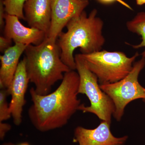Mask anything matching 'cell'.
Listing matches in <instances>:
<instances>
[{
    "label": "cell",
    "mask_w": 145,
    "mask_h": 145,
    "mask_svg": "<svg viewBox=\"0 0 145 145\" xmlns=\"http://www.w3.org/2000/svg\"><path fill=\"white\" fill-rule=\"evenodd\" d=\"M80 77L75 70L65 72L61 83L54 91L46 95L29 90L32 104L28 110L31 124L42 132L64 126L82 104L78 98Z\"/></svg>",
    "instance_id": "obj_1"
},
{
    "label": "cell",
    "mask_w": 145,
    "mask_h": 145,
    "mask_svg": "<svg viewBox=\"0 0 145 145\" xmlns=\"http://www.w3.org/2000/svg\"><path fill=\"white\" fill-rule=\"evenodd\" d=\"M96 9L88 16L84 11L72 18L67 25V31L62 32L57 42L61 59L71 70H76L73 52L80 48L82 54H88L102 50L105 43L103 35L104 22L97 17Z\"/></svg>",
    "instance_id": "obj_2"
},
{
    "label": "cell",
    "mask_w": 145,
    "mask_h": 145,
    "mask_svg": "<svg viewBox=\"0 0 145 145\" xmlns=\"http://www.w3.org/2000/svg\"><path fill=\"white\" fill-rule=\"evenodd\" d=\"M27 73L36 93H51L52 86L62 80L65 72L71 71L62 61L57 41L47 37L38 45H29L25 51Z\"/></svg>",
    "instance_id": "obj_3"
},
{
    "label": "cell",
    "mask_w": 145,
    "mask_h": 145,
    "mask_svg": "<svg viewBox=\"0 0 145 145\" xmlns=\"http://www.w3.org/2000/svg\"><path fill=\"white\" fill-rule=\"evenodd\" d=\"M74 58L76 70L80 77L78 94H85L90 103L89 106L82 104L79 110L92 113L102 121L111 123L115 110L112 100L102 90L98 78L87 66L82 54H75Z\"/></svg>",
    "instance_id": "obj_4"
},
{
    "label": "cell",
    "mask_w": 145,
    "mask_h": 145,
    "mask_svg": "<svg viewBox=\"0 0 145 145\" xmlns=\"http://www.w3.org/2000/svg\"><path fill=\"white\" fill-rule=\"evenodd\" d=\"M81 54L89 69L98 78L100 85L116 82L125 78L140 55L137 52L129 57L123 52L106 50Z\"/></svg>",
    "instance_id": "obj_5"
},
{
    "label": "cell",
    "mask_w": 145,
    "mask_h": 145,
    "mask_svg": "<svg viewBox=\"0 0 145 145\" xmlns=\"http://www.w3.org/2000/svg\"><path fill=\"white\" fill-rule=\"evenodd\" d=\"M145 66V58L134 63L131 71L121 80L111 84L100 85L102 90L112 100L115 107L114 119H122L127 105L137 99H145V88L140 84L138 78Z\"/></svg>",
    "instance_id": "obj_6"
},
{
    "label": "cell",
    "mask_w": 145,
    "mask_h": 145,
    "mask_svg": "<svg viewBox=\"0 0 145 145\" xmlns=\"http://www.w3.org/2000/svg\"><path fill=\"white\" fill-rule=\"evenodd\" d=\"M89 4V0H51V23L48 38L57 41L69 22L80 15Z\"/></svg>",
    "instance_id": "obj_7"
},
{
    "label": "cell",
    "mask_w": 145,
    "mask_h": 145,
    "mask_svg": "<svg viewBox=\"0 0 145 145\" xmlns=\"http://www.w3.org/2000/svg\"><path fill=\"white\" fill-rule=\"evenodd\" d=\"M29 82L26 69L25 57L20 62L10 85L7 89L11 99L9 104V110L16 125L21 124L22 121V112L26 104L25 94Z\"/></svg>",
    "instance_id": "obj_8"
},
{
    "label": "cell",
    "mask_w": 145,
    "mask_h": 145,
    "mask_svg": "<svg viewBox=\"0 0 145 145\" xmlns=\"http://www.w3.org/2000/svg\"><path fill=\"white\" fill-rule=\"evenodd\" d=\"M110 125L102 121L93 129L77 127L74 131V142L79 145H124L128 136L115 137L110 131Z\"/></svg>",
    "instance_id": "obj_9"
},
{
    "label": "cell",
    "mask_w": 145,
    "mask_h": 145,
    "mask_svg": "<svg viewBox=\"0 0 145 145\" xmlns=\"http://www.w3.org/2000/svg\"><path fill=\"white\" fill-rule=\"evenodd\" d=\"M17 16L6 13L5 17V24L4 36L16 43L29 45H38L48 37L43 31L25 26Z\"/></svg>",
    "instance_id": "obj_10"
},
{
    "label": "cell",
    "mask_w": 145,
    "mask_h": 145,
    "mask_svg": "<svg viewBox=\"0 0 145 145\" xmlns=\"http://www.w3.org/2000/svg\"><path fill=\"white\" fill-rule=\"evenodd\" d=\"M24 13L29 27L43 31L48 37L51 23V0H27Z\"/></svg>",
    "instance_id": "obj_11"
},
{
    "label": "cell",
    "mask_w": 145,
    "mask_h": 145,
    "mask_svg": "<svg viewBox=\"0 0 145 145\" xmlns=\"http://www.w3.org/2000/svg\"><path fill=\"white\" fill-rule=\"evenodd\" d=\"M27 46L16 43L0 56L1 89H7L10 85L18 68L20 58Z\"/></svg>",
    "instance_id": "obj_12"
},
{
    "label": "cell",
    "mask_w": 145,
    "mask_h": 145,
    "mask_svg": "<svg viewBox=\"0 0 145 145\" xmlns=\"http://www.w3.org/2000/svg\"><path fill=\"white\" fill-rule=\"evenodd\" d=\"M127 28L129 31L141 36L142 41L138 44L132 45L127 42L126 44L130 46L134 49L145 48V12H139L131 20L126 23ZM145 58V49L141 54Z\"/></svg>",
    "instance_id": "obj_13"
},
{
    "label": "cell",
    "mask_w": 145,
    "mask_h": 145,
    "mask_svg": "<svg viewBox=\"0 0 145 145\" xmlns=\"http://www.w3.org/2000/svg\"><path fill=\"white\" fill-rule=\"evenodd\" d=\"M27 0H3L6 13L25 20L24 7Z\"/></svg>",
    "instance_id": "obj_14"
},
{
    "label": "cell",
    "mask_w": 145,
    "mask_h": 145,
    "mask_svg": "<svg viewBox=\"0 0 145 145\" xmlns=\"http://www.w3.org/2000/svg\"><path fill=\"white\" fill-rule=\"evenodd\" d=\"M7 89H1L0 91V122L10 119L11 117L9 110V105L7 103V96H9Z\"/></svg>",
    "instance_id": "obj_15"
},
{
    "label": "cell",
    "mask_w": 145,
    "mask_h": 145,
    "mask_svg": "<svg viewBox=\"0 0 145 145\" xmlns=\"http://www.w3.org/2000/svg\"><path fill=\"white\" fill-rule=\"evenodd\" d=\"M12 40L4 36L0 37V51L4 52L7 49L12 46Z\"/></svg>",
    "instance_id": "obj_16"
},
{
    "label": "cell",
    "mask_w": 145,
    "mask_h": 145,
    "mask_svg": "<svg viewBox=\"0 0 145 145\" xmlns=\"http://www.w3.org/2000/svg\"><path fill=\"white\" fill-rule=\"evenodd\" d=\"M11 126L9 124L0 122V140H3L4 139L7 133L10 130Z\"/></svg>",
    "instance_id": "obj_17"
},
{
    "label": "cell",
    "mask_w": 145,
    "mask_h": 145,
    "mask_svg": "<svg viewBox=\"0 0 145 145\" xmlns=\"http://www.w3.org/2000/svg\"><path fill=\"white\" fill-rule=\"evenodd\" d=\"M6 14L4 4L3 0H0V27L1 29L4 27L5 24V17Z\"/></svg>",
    "instance_id": "obj_18"
},
{
    "label": "cell",
    "mask_w": 145,
    "mask_h": 145,
    "mask_svg": "<svg viewBox=\"0 0 145 145\" xmlns=\"http://www.w3.org/2000/svg\"><path fill=\"white\" fill-rule=\"evenodd\" d=\"M97 1L101 3L106 5L110 4L112 3L115 2H117L130 10H133L131 7L123 0H97Z\"/></svg>",
    "instance_id": "obj_19"
},
{
    "label": "cell",
    "mask_w": 145,
    "mask_h": 145,
    "mask_svg": "<svg viewBox=\"0 0 145 145\" xmlns=\"http://www.w3.org/2000/svg\"><path fill=\"white\" fill-rule=\"evenodd\" d=\"M136 2L138 5H142L145 4V0H136Z\"/></svg>",
    "instance_id": "obj_20"
},
{
    "label": "cell",
    "mask_w": 145,
    "mask_h": 145,
    "mask_svg": "<svg viewBox=\"0 0 145 145\" xmlns=\"http://www.w3.org/2000/svg\"><path fill=\"white\" fill-rule=\"evenodd\" d=\"M2 145H14V144H13V143L9 142V143H4V144H3Z\"/></svg>",
    "instance_id": "obj_21"
},
{
    "label": "cell",
    "mask_w": 145,
    "mask_h": 145,
    "mask_svg": "<svg viewBox=\"0 0 145 145\" xmlns=\"http://www.w3.org/2000/svg\"><path fill=\"white\" fill-rule=\"evenodd\" d=\"M18 145H30L29 144H28L27 142H23L21 143V144H20Z\"/></svg>",
    "instance_id": "obj_22"
},
{
    "label": "cell",
    "mask_w": 145,
    "mask_h": 145,
    "mask_svg": "<svg viewBox=\"0 0 145 145\" xmlns=\"http://www.w3.org/2000/svg\"><path fill=\"white\" fill-rule=\"evenodd\" d=\"M142 100L143 101H144V103H145V99H142Z\"/></svg>",
    "instance_id": "obj_23"
}]
</instances>
